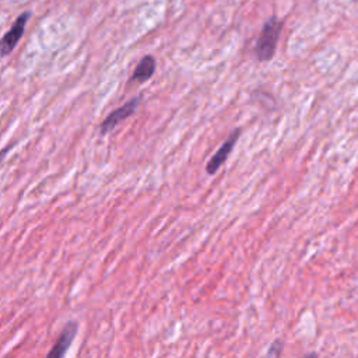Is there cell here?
Segmentation results:
<instances>
[{
  "mask_svg": "<svg viewBox=\"0 0 358 358\" xmlns=\"http://www.w3.org/2000/svg\"><path fill=\"white\" fill-rule=\"evenodd\" d=\"M282 29V21L271 15L263 25L255 45V55L260 62H268L275 52V46Z\"/></svg>",
  "mask_w": 358,
  "mask_h": 358,
  "instance_id": "obj_1",
  "label": "cell"
},
{
  "mask_svg": "<svg viewBox=\"0 0 358 358\" xmlns=\"http://www.w3.org/2000/svg\"><path fill=\"white\" fill-rule=\"evenodd\" d=\"M29 17H31V11L21 13L15 18V21L13 22L11 28L1 36V39H0V56H7L14 50V48L20 42L21 36L24 35V31H25V27H27V22H28Z\"/></svg>",
  "mask_w": 358,
  "mask_h": 358,
  "instance_id": "obj_2",
  "label": "cell"
},
{
  "mask_svg": "<svg viewBox=\"0 0 358 358\" xmlns=\"http://www.w3.org/2000/svg\"><path fill=\"white\" fill-rule=\"evenodd\" d=\"M140 102H141V96H134V98L129 99L126 103H123L122 106L112 110L103 119V122L99 124V131L102 134H106V133L112 131L120 122H123L124 119H127L129 116H131L137 110Z\"/></svg>",
  "mask_w": 358,
  "mask_h": 358,
  "instance_id": "obj_3",
  "label": "cell"
},
{
  "mask_svg": "<svg viewBox=\"0 0 358 358\" xmlns=\"http://www.w3.org/2000/svg\"><path fill=\"white\" fill-rule=\"evenodd\" d=\"M239 134H241V129L236 127L229 136L228 138L224 141V144L218 148V151L211 157V159L207 162L206 165V171L208 175H214L221 166L222 164L227 161L229 152L232 151L234 145L236 144V140L239 138Z\"/></svg>",
  "mask_w": 358,
  "mask_h": 358,
  "instance_id": "obj_4",
  "label": "cell"
},
{
  "mask_svg": "<svg viewBox=\"0 0 358 358\" xmlns=\"http://www.w3.org/2000/svg\"><path fill=\"white\" fill-rule=\"evenodd\" d=\"M77 330H78V324L76 322H69L45 358H64L69 347L71 345L77 334Z\"/></svg>",
  "mask_w": 358,
  "mask_h": 358,
  "instance_id": "obj_5",
  "label": "cell"
},
{
  "mask_svg": "<svg viewBox=\"0 0 358 358\" xmlns=\"http://www.w3.org/2000/svg\"><path fill=\"white\" fill-rule=\"evenodd\" d=\"M155 59L151 55L144 56L136 66L131 77H130V83H144L147 80H150L155 71Z\"/></svg>",
  "mask_w": 358,
  "mask_h": 358,
  "instance_id": "obj_6",
  "label": "cell"
},
{
  "mask_svg": "<svg viewBox=\"0 0 358 358\" xmlns=\"http://www.w3.org/2000/svg\"><path fill=\"white\" fill-rule=\"evenodd\" d=\"M11 147H13V145H8V147H6L4 150H1V151H0V161L7 155V152L11 150Z\"/></svg>",
  "mask_w": 358,
  "mask_h": 358,
  "instance_id": "obj_7",
  "label": "cell"
},
{
  "mask_svg": "<svg viewBox=\"0 0 358 358\" xmlns=\"http://www.w3.org/2000/svg\"><path fill=\"white\" fill-rule=\"evenodd\" d=\"M303 358H315V354H310V355H306V357H303Z\"/></svg>",
  "mask_w": 358,
  "mask_h": 358,
  "instance_id": "obj_8",
  "label": "cell"
}]
</instances>
